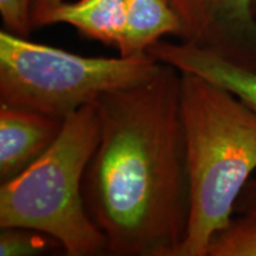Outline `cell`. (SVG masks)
<instances>
[{"mask_svg": "<svg viewBox=\"0 0 256 256\" xmlns=\"http://www.w3.org/2000/svg\"><path fill=\"white\" fill-rule=\"evenodd\" d=\"M100 140L83 177L92 220L114 256H176L190 217L182 74L154 78L96 101Z\"/></svg>", "mask_w": 256, "mask_h": 256, "instance_id": "1", "label": "cell"}, {"mask_svg": "<svg viewBox=\"0 0 256 256\" xmlns=\"http://www.w3.org/2000/svg\"><path fill=\"white\" fill-rule=\"evenodd\" d=\"M127 0L64 2L51 12L46 25L68 24L83 36L119 49L126 28Z\"/></svg>", "mask_w": 256, "mask_h": 256, "instance_id": "8", "label": "cell"}, {"mask_svg": "<svg viewBox=\"0 0 256 256\" xmlns=\"http://www.w3.org/2000/svg\"><path fill=\"white\" fill-rule=\"evenodd\" d=\"M182 24L168 0H127L126 28L118 50L121 56H142L162 37H179Z\"/></svg>", "mask_w": 256, "mask_h": 256, "instance_id": "9", "label": "cell"}, {"mask_svg": "<svg viewBox=\"0 0 256 256\" xmlns=\"http://www.w3.org/2000/svg\"><path fill=\"white\" fill-rule=\"evenodd\" d=\"M162 62L142 56L86 57L0 32V104L66 119L107 92L154 78Z\"/></svg>", "mask_w": 256, "mask_h": 256, "instance_id": "4", "label": "cell"}, {"mask_svg": "<svg viewBox=\"0 0 256 256\" xmlns=\"http://www.w3.org/2000/svg\"><path fill=\"white\" fill-rule=\"evenodd\" d=\"M168 2L180 20V42L256 70L255 0Z\"/></svg>", "mask_w": 256, "mask_h": 256, "instance_id": "5", "label": "cell"}, {"mask_svg": "<svg viewBox=\"0 0 256 256\" xmlns=\"http://www.w3.org/2000/svg\"><path fill=\"white\" fill-rule=\"evenodd\" d=\"M206 256H256V217H232L211 238Z\"/></svg>", "mask_w": 256, "mask_h": 256, "instance_id": "10", "label": "cell"}, {"mask_svg": "<svg viewBox=\"0 0 256 256\" xmlns=\"http://www.w3.org/2000/svg\"><path fill=\"white\" fill-rule=\"evenodd\" d=\"M34 0H0V14L6 31L28 38L34 28L32 22Z\"/></svg>", "mask_w": 256, "mask_h": 256, "instance_id": "12", "label": "cell"}, {"mask_svg": "<svg viewBox=\"0 0 256 256\" xmlns=\"http://www.w3.org/2000/svg\"><path fill=\"white\" fill-rule=\"evenodd\" d=\"M147 52L179 72L194 74L226 89L256 114V70L183 42L160 40Z\"/></svg>", "mask_w": 256, "mask_h": 256, "instance_id": "7", "label": "cell"}, {"mask_svg": "<svg viewBox=\"0 0 256 256\" xmlns=\"http://www.w3.org/2000/svg\"><path fill=\"white\" fill-rule=\"evenodd\" d=\"M234 214L256 217V174L243 188L235 204Z\"/></svg>", "mask_w": 256, "mask_h": 256, "instance_id": "13", "label": "cell"}, {"mask_svg": "<svg viewBox=\"0 0 256 256\" xmlns=\"http://www.w3.org/2000/svg\"><path fill=\"white\" fill-rule=\"evenodd\" d=\"M255 12H256V0H255Z\"/></svg>", "mask_w": 256, "mask_h": 256, "instance_id": "15", "label": "cell"}, {"mask_svg": "<svg viewBox=\"0 0 256 256\" xmlns=\"http://www.w3.org/2000/svg\"><path fill=\"white\" fill-rule=\"evenodd\" d=\"M180 74L190 217L176 256H206L256 172V114L218 84Z\"/></svg>", "mask_w": 256, "mask_h": 256, "instance_id": "2", "label": "cell"}, {"mask_svg": "<svg viewBox=\"0 0 256 256\" xmlns=\"http://www.w3.org/2000/svg\"><path fill=\"white\" fill-rule=\"evenodd\" d=\"M100 140L96 102L64 119L62 130L34 164L0 188V228L24 226L57 240L69 256L107 252L92 220L83 177Z\"/></svg>", "mask_w": 256, "mask_h": 256, "instance_id": "3", "label": "cell"}, {"mask_svg": "<svg viewBox=\"0 0 256 256\" xmlns=\"http://www.w3.org/2000/svg\"><path fill=\"white\" fill-rule=\"evenodd\" d=\"M63 122L40 112L0 104L2 184L34 164L60 136Z\"/></svg>", "mask_w": 256, "mask_h": 256, "instance_id": "6", "label": "cell"}, {"mask_svg": "<svg viewBox=\"0 0 256 256\" xmlns=\"http://www.w3.org/2000/svg\"><path fill=\"white\" fill-rule=\"evenodd\" d=\"M57 247L62 248L57 240L34 229L24 226H4L0 232L2 256L40 255Z\"/></svg>", "mask_w": 256, "mask_h": 256, "instance_id": "11", "label": "cell"}, {"mask_svg": "<svg viewBox=\"0 0 256 256\" xmlns=\"http://www.w3.org/2000/svg\"><path fill=\"white\" fill-rule=\"evenodd\" d=\"M66 0H34L32 22L34 26H46L51 12Z\"/></svg>", "mask_w": 256, "mask_h": 256, "instance_id": "14", "label": "cell"}]
</instances>
